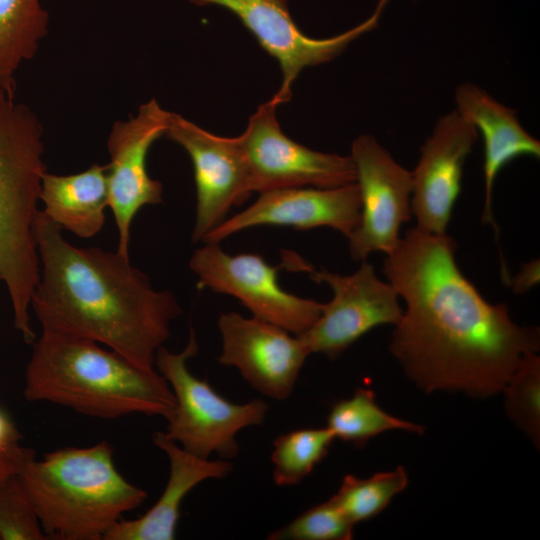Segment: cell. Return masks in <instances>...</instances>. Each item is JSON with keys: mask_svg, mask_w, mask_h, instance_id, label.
<instances>
[{"mask_svg": "<svg viewBox=\"0 0 540 540\" xmlns=\"http://www.w3.org/2000/svg\"><path fill=\"white\" fill-rule=\"evenodd\" d=\"M39 210L34 236L40 277L31 298L42 329L107 345L144 369L182 309L170 291L155 290L129 257L98 247L78 248Z\"/></svg>", "mask_w": 540, "mask_h": 540, "instance_id": "obj_2", "label": "cell"}, {"mask_svg": "<svg viewBox=\"0 0 540 540\" xmlns=\"http://www.w3.org/2000/svg\"><path fill=\"white\" fill-rule=\"evenodd\" d=\"M455 110L482 135L484 142L485 200L482 222L499 228L492 211L495 180L509 162L520 156L540 157V142L521 125L514 109L500 103L473 83H462L455 90Z\"/></svg>", "mask_w": 540, "mask_h": 540, "instance_id": "obj_17", "label": "cell"}, {"mask_svg": "<svg viewBox=\"0 0 540 540\" xmlns=\"http://www.w3.org/2000/svg\"><path fill=\"white\" fill-rule=\"evenodd\" d=\"M361 197L356 182L333 188L293 187L260 193L245 210L225 219L202 240L219 243L242 230L290 226L299 230L330 227L347 238L358 226Z\"/></svg>", "mask_w": 540, "mask_h": 540, "instance_id": "obj_16", "label": "cell"}, {"mask_svg": "<svg viewBox=\"0 0 540 540\" xmlns=\"http://www.w3.org/2000/svg\"><path fill=\"white\" fill-rule=\"evenodd\" d=\"M279 105L261 104L238 136L251 193L293 188H333L356 181L351 156L312 150L286 136L277 121Z\"/></svg>", "mask_w": 540, "mask_h": 540, "instance_id": "obj_7", "label": "cell"}, {"mask_svg": "<svg viewBox=\"0 0 540 540\" xmlns=\"http://www.w3.org/2000/svg\"><path fill=\"white\" fill-rule=\"evenodd\" d=\"M23 394L83 415L115 419L129 414L170 419L176 401L171 387L155 369H144L97 342L42 329L33 341Z\"/></svg>", "mask_w": 540, "mask_h": 540, "instance_id": "obj_3", "label": "cell"}, {"mask_svg": "<svg viewBox=\"0 0 540 540\" xmlns=\"http://www.w3.org/2000/svg\"><path fill=\"white\" fill-rule=\"evenodd\" d=\"M43 126L36 113L0 88V281L15 328L33 343L31 298L40 277L34 236L43 175Z\"/></svg>", "mask_w": 540, "mask_h": 540, "instance_id": "obj_5", "label": "cell"}, {"mask_svg": "<svg viewBox=\"0 0 540 540\" xmlns=\"http://www.w3.org/2000/svg\"><path fill=\"white\" fill-rule=\"evenodd\" d=\"M36 455L34 449L15 443L0 448V483L17 474L22 466Z\"/></svg>", "mask_w": 540, "mask_h": 540, "instance_id": "obj_27", "label": "cell"}, {"mask_svg": "<svg viewBox=\"0 0 540 540\" xmlns=\"http://www.w3.org/2000/svg\"><path fill=\"white\" fill-rule=\"evenodd\" d=\"M447 233L410 228L383 273L405 303L389 350L426 393L502 392L522 359L537 353L540 330L515 323L504 303L492 304L462 273Z\"/></svg>", "mask_w": 540, "mask_h": 540, "instance_id": "obj_1", "label": "cell"}, {"mask_svg": "<svg viewBox=\"0 0 540 540\" xmlns=\"http://www.w3.org/2000/svg\"><path fill=\"white\" fill-rule=\"evenodd\" d=\"M539 282V260H532L523 265L522 269L510 278L508 285L515 293H524Z\"/></svg>", "mask_w": 540, "mask_h": 540, "instance_id": "obj_28", "label": "cell"}, {"mask_svg": "<svg viewBox=\"0 0 540 540\" xmlns=\"http://www.w3.org/2000/svg\"><path fill=\"white\" fill-rule=\"evenodd\" d=\"M477 139L476 128L455 109L437 120L411 172V209L419 230L446 234L463 166Z\"/></svg>", "mask_w": 540, "mask_h": 540, "instance_id": "obj_15", "label": "cell"}, {"mask_svg": "<svg viewBox=\"0 0 540 540\" xmlns=\"http://www.w3.org/2000/svg\"><path fill=\"white\" fill-rule=\"evenodd\" d=\"M190 156L196 186L192 241L199 242L234 205L251 194L245 157L238 137L212 134L177 113H170L165 134Z\"/></svg>", "mask_w": 540, "mask_h": 540, "instance_id": "obj_13", "label": "cell"}, {"mask_svg": "<svg viewBox=\"0 0 540 540\" xmlns=\"http://www.w3.org/2000/svg\"><path fill=\"white\" fill-rule=\"evenodd\" d=\"M17 475L48 539L103 540L125 512L147 497L118 472L107 441L34 457Z\"/></svg>", "mask_w": 540, "mask_h": 540, "instance_id": "obj_4", "label": "cell"}, {"mask_svg": "<svg viewBox=\"0 0 540 540\" xmlns=\"http://www.w3.org/2000/svg\"><path fill=\"white\" fill-rule=\"evenodd\" d=\"M354 524L329 500L304 511L291 522L270 532L269 540H350Z\"/></svg>", "mask_w": 540, "mask_h": 540, "instance_id": "obj_25", "label": "cell"}, {"mask_svg": "<svg viewBox=\"0 0 540 540\" xmlns=\"http://www.w3.org/2000/svg\"><path fill=\"white\" fill-rule=\"evenodd\" d=\"M20 433L13 423L0 411V448L18 443Z\"/></svg>", "mask_w": 540, "mask_h": 540, "instance_id": "obj_29", "label": "cell"}, {"mask_svg": "<svg viewBox=\"0 0 540 540\" xmlns=\"http://www.w3.org/2000/svg\"><path fill=\"white\" fill-rule=\"evenodd\" d=\"M198 350L191 327L182 351L172 353L162 346L156 353L155 366L168 382L176 401L164 434L194 455L209 458L215 453L221 459L229 460L239 454L238 432L262 425L268 405L261 399L232 403L220 396L207 380L194 376L188 370L187 361Z\"/></svg>", "mask_w": 540, "mask_h": 540, "instance_id": "obj_6", "label": "cell"}, {"mask_svg": "<svg viewBox=\"0 0 540 540\" xmlns=\"http://www.w3.org/2000/svg\"><path fill=\"white\" fill-rule=\"evenodd\" d=\"M152 440L169 459L166 487L145 514L134 520H119L103 540H173L180 507L188 493L205 480L224 478L233 469L229 460H210L184 450L164 432H155Z\"/></svg>", "mask_w": 540, "mask_h": 540, "instance_id": "obj_18", "label": "cell"}, {"mask_svg": "<svg viewBox=\"0 0 540 540\" xmlns=\"http://www.w3.org/2000/svg\"><path fill=\"white\" fill-rule=\"evenodd\" d=\"M326 427L335 439L364 447L372 438L390 430H405L423 434L425 427L397 418L385 412L377 404L373 391L359 387L354 394L334 403Z\"/></svg>", "mask_w": 540, "mask_h": 540, "instance_id": "obj_21", "label": "cell"}, {"mask_svg": "<svg viewBox=\"0 0 540 540\" xmlns=\"http://www.w3.org/2000/svg\"><path fill=\"white\" fill-rule=\"evenodd\" d=\"M408 482V474L403 466L375 473L368 478L348 474L331 499L356 525L381 513L396 495L406 489Z\"/></svg>", "mask_w": 540, "mask_h": 540, "instance_id": "obj_23", "label": "cell"}, {"mask_svg": "<svg viewBox=\"0 0 540 540\" xmlns=\"http://www.w3.org/2000/svg\"><path fill=\"white\" fill-rule=\"evenodd\" d=\"M218 328L220 364L237 368L253 389L269 398L283 401L290 397L310 355L299 336L237 312L220 314Z\"/></svg>", "mask_w": 540, "mask_h": 540, "instance_id": "obj_14", "label": "cell"}, {"mask_svg": "<svg viewBox=\"0 0 540 540\" xmlns=\"http://www.w3.org/2000/svg\"><path fill=\"white\" fill-rule=\"evenodd\" d=\"M350 156L361 197L360 220L348 237L351 258L363 261L375 251L390 255L412 216V174L370 134L352 142Z\"/></svg>", "mask_w": 540, "mask_h": 540, "instance_id": "obj_9", "label": "cell"}, {"mask_svg": "<svg viewBox=\"0 0 540 540\" xmlns=\"http://www.w3.org/2000/svg\"><path fill=\"white\" fill-rule=\"evenodd\" d=\"M199 288L237 298L253 317L299 336L320 317L324 303L288 293L278 283L280 267L270 266L260 255H230L219 243H205L189 261Z\"/></svg>", "mask_w": 540, "mask_h": 540, "instance_id": "obj_8", "label": "cell"}, {"mask_svg": "<svg viewBox=\"0 0 540 540\" xmlns=\"http://www.w3.org/2000/svg\"><path fill=\"white\" fill-rule=\"evenodd\" d=\"M170 113L151 99L135 115L116 121L108 134V207L119 233L116 252L126 257L134 217L144 206L163 201V185L150 177L147 155L152 144L166 134Z\"/></svg>", "mask_w": 540, "mask_h": 540, "instance_id": "obj_12", "label": "cell"}, {"mask_svg": "<svg viewBox=\"0 0 540 540\" xmlns=\"http://www.w3.org/2000/svg\"><path fill=\"white\" fill-rule=\"evenodd\" d=\"M507 416L539 448L540 443V357L526 355L504 386Z\"/></svg>", "mask_w": 540, "mask_h": 540, "instance_id": "obj_24", "label": "cell"}, {"mask_svg": "<svg viewBox=\"0 0 540 540\" xmlns=\"http://www.w3.org/2000/svg\"><path fill=\"white\" fill-rule=\"evenodd\" d=\"M17 474L0 483V540H47Z\"/></svg>", "mask_w": 540, "mask_h": 540, "instance_id": "obj_26", "label": "cell"}, {"mask_svg": "<svg viewBox=\"0 0 540 540\" xmlns=\"http://www.w3.org/2000/svg\"><path fill=\"white\" fill-rule=\"evenodd\" d=\"M334 440L326 426L279 435L273 442L270 457L275 484L293 486L300 483L328 455Z\"/></svg>", "mask_w": 540, "mask_h": 540, "instance_id": "obj_22", "label": "cell"}, {"mask_svg": "<svg viewBox=\"0 0 540 540\" xmlns=\"http://www.w3.org/2000/svg\"><path fill=\"white\" fill-rule=\"evenodd\" d=\"M197 6L217 5L235 14L274 57L282 71V83L272 97L278 105L291 99L292 84L306 67L328 62L353 40L377 26L389 0H380L374 13L358 26L333 37L312 38L295 24L287 0H188Z\"/></svg>", "mask_w": 540, "mask_h": 540, "instance_id": "obj_11", "label": "cell"}, {"mask_svg": "<svg viewBox=\"0 0 540 540\" xmlns=\"http://www.w3.org/2000/svg\"><path fill=\"white\" fill-rule=\"evenodd\" d=\"M108 166L92 164L88 169L69 175L46 172L43 175L40 200L42 210L63 230L81 238L98 234L109 206Z\"/></svg>", "mask_w": 540, "mask_h": 540, "instance_id": "obj_19", "label": "cell"}, {"mask_svg": "<svg viewBox=\"0 0 540 540\" xmlns=\"http://www.w3.org/2000/svg\"><path fill=\"white\" fill-rule=\"evenodd\" d=\"M49 14L41 0H0V88L15 96L16 74L46 37Z\"/></svg>", "mask_w": 540, "mask_h": 540, "instance_id": "obj_20", "label": "cell"}, {"mask_svg": "<svg viewBox=\"0 0 540 540\" xmlns=\"http://www.w3.org/2000/svg\"><path fill=\"white\" fill-rule=\"evenodd\" d=\"M311 279L326 283L333 298L324 304L317 321L299 335L309 353L335 359L367 332L381 325H396L403 310L394 287L375 274L366 260L351 275L308 269Z\"/></svg>", "mask_w": 540, "mask_h": 540, "instance_id": "obj_10", "label": "cell"}]
</instances>
